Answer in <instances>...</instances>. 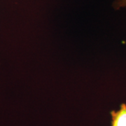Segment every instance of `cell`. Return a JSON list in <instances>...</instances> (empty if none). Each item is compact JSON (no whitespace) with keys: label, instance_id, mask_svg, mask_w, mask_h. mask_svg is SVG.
<instances>
[{"label":"cell","instance_id":"6da1fadb","mask_svg":"<svg viewBox=\"0 0 126 126\" xmlns=\"http://www.w3.org/2000/svg\"><path fill=\"white\" fill-rule=\"evenodd\" d=\"M111 126H126V104L123 103L118 111H111Z\"/></svg>","mask_w":126,"mask_h":126},{"label":"cell","instance_id":"7a4b0ae2","mask_svg":"<svg viewBox=\"0 0 126 126\" xmlns=\"http://www.w3.org/2000/svg\"><path fill=\"white\" fill-rule=\"evenodd\" d=\"M113 6L116 9L126 7V0H116L113 4Z\"/></svg>","mask_w":126,"mask_h":126}]
</instances>
